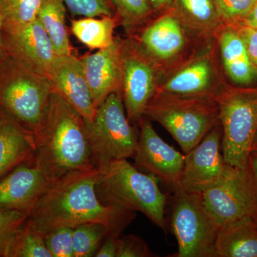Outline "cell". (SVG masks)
I'll return each instance as SVG.
<instances>
[{
  "instance_id": "cb8c5ba5",
  "label": "cell",
  "mask_w": 257,
  "mask_h": 257,
  "mask_svg": "<svg viewBox=\"0 0 257 257\" xmlns=\"http://www.w3.org/2000/svg\"><path fill=\"white\" fill-rule=\"evenodd\" d=\"M116 16L84 18L72 20L71 31L81 43L91 50H101L114 42Z\"/></svg>"
},
{
  "instance_id": "52a82bcc",
  "label": "cell",
  "mask_w": 257,
  "mask_h": 257,
  "mask_svg": "<svg viewBox=\"0 0 257 257\" xmlns=\"http://www.w3.org/2000/svg\"><path fill=\"white\" fill-rule=\"evenodd\" d=\"M94 166L101 168L113 160L133 158L139 135L126 116L121 92L109 94L86 122Z\"/></svg>"
},
{
  "instance_id": "d4e9b609",
  "label": "cell",
  "mask_w": 257,
  "mask_h": 257,
  "mask_svg": "<svg viewBox=\"0 0 257 257\" xmlns=\"http://www.w3.org/2000/svg\"><path fill=\"white\" fill-rule=\"evenodd\" d=\"M42 0H0L3 32H15L37 19Z\"/></svg>"
},
{
  "instance_id": "3957f363",
  "label": "cell",
  "mask_w": 257,
  "mask_h": 257,
  "mask_svg": "<svg viewBox=\"0 0 257 257\" xmlns=\"http://www.w3.org/2000/svg\"><path fill=\"white\" fill-rule=\"evenodd\" d=\"M99 169L96 191L101 202L125 212L140 211L165 230L167 195L157 177L143 173L126 160H113Z\"/></svg>"
},
{
  "instance_id": "ab89813d",
  "label": "cell",
  "mask_w": 257,
  "mask_h": 257,
  "mask_svg": "<svg viewBox=\"0 0 257 257\" xmlns=\"http://www.w3.org/2000/svg\"><path fill=\"white\" fill-rule=\"evenodd\" d=\"M251 152H257V133L256 136H255L254 140H253L252 146H251Z\"/></svg>"
},
{
  "instance_id": "f546056e",
  "label": "cell",
  "mask_w": 257,
  "mask_h": 257,
  "mask_svg": "<svg viewBox=\"0 0 257 257\" xmlns=\"http://www.w3.org/2000/svg\"><path fill=\"white\" fill-rule=\"evenodd\" d=\"M224 25H237L244 21L257 4V0H214Z\"/></svg>"
},
{
  "instance_id": "74e56055",
  "label": "cell",
  "mask_w": 257,
  "mask_h": 257,
  "mask_svg": "<svg viewBox=\"0 0 257 257\" xmlns=\"http://www.w3.org/2000/svg\"><path fill=\"white\" fill-rule=\"evenodd\" d=\"M249 162L251 169H252L253 176H254L257 189V152H251V155H250Z\"/></svg>"
},
{
  "instance_id": "83f0119b",
  "label": "cell",
  "mask_w": 257,
  "mask_h": 257,
  "mask_svg": "<svg viewBox=\"0 0 257 257\" xmlns=\"http://www.w3.org/2000/svg\"><path fill=\"white\" fill-rule=\"evenodd\" d=\"M28 216L24 211L0 209V257H13L19 234Z\"/></svg>"
},
{
  "instance_id": "ba28073f",
  "label": "cell",
  "mask_w": 257,
  "mask_h": 257,
  "mask_svg": "<svg viewBox=\"0 0 257 257\" xmlns=\"http://www.w3.org/2000/svg\"><path fill=\"white\" fill-rule=\"evenodd\" d=\"M172 226L177 243V257H214L219 228L203 202L201 193L172 186Z\"/></svg>"
},
{
  "instance_id": "5b68a950",
  "label": "cell",
  "mask_w": 257,
  "mask_h": 257,
  "mask_svg": "<svg viewBox=\"0 0 257 257\" xmlns=\"http://www.w3.org/2000/svg\"><path fill=\"white\" fill-rule=\"evenodd\" d=\"M53 84L3 53L0 57V108L32 133L41 124Z\"/></svg>"
},
{
  "instance_id": "4dcf8cb0",
  "label": "cell",
  "mask_w": 257,
  "mask_h": 257,
  "mask_svg": "<svg viewBox=\"0 0 257 257\" xmlns=\"http://www.w3.org/2000/svg\"><path fill=\"white\" fill-rule=\"evenodd\" d=\"M71 13L84 18L115 17V9L111 0H63Z\"/></svg>"
},
{
  "instance_id": "6da1fadb",
  "label": "cell",
  "mask_w": 257,
  "mask_h": 257,
  "mask_svg": "<svg viewBox=\"0 0 257 257\" xmlns=\"http://www.w3.org/2000/svg\"><path fill=\"white\" fill-rule=\"evenodd\" d=\"M99 177L100 170L94 167L69 172L51 182L29 214V221L42 234L87 222L100 223L109 233L121 234L135 213L101 202L96 191Z\"/></svg>"
},
{
  "instance_id": "9a60e30c",
  "label": "cell",
  "mask_w": 257,
  "mask_h": 257,
  "mask_svg": "<svg viewBox=\"0 0 257 257\" xmlns=\"http://www.w3.org/2000/svg\"><path fill=\"white\" fill-rule=\"evenodd\" d=\"M5 53L27 68L50 78L57 57L52 41L38 20L15 32H3Z\"/></svg>"
},
{
  "instance_id": "44dd1931",
  "label": "cell",
  "mask_w": 257,
  "mask_h": 257,
  "mask_svg": "<svg viewBox=\"0 0 257 257\" xmlns=\"http://www.w3.org/2000/svg\"><path fill=\"white\" fill-rule=\"evenodd\" d=\"M194 38L214 41L224 26L214 0H174L170 9Z\"/></svg>"
},
{
  "instance_id": "8fae6325",
  "label": "cell",
  "mask_w": 257,
  "mask_h": 257,
  "mask_svg": "<svg viewBox=\"0 0 257 257\" xmlns=\"http://www.w3.org/2000/svg\"><path fill=\"white\" fill-rule=\"evenodd\" d=\"M194 38L170 10L160 18L147 23L133 40L156 64L161 74L164 67L177 64ZM195 39V38H194Z\"/></svg>"
},
{
  "instance_id": "4316f807",
  "label": "cell",
  "mask_w": 257,
  "mask_h": 257,
  "mask_svg": "<svg viewBox=\"0 0 257 257\" xmlns=\"http://www.w3.org/2000/svg\"><path fill=\"white\" fill-rule=\"evenodd\" d=\"M109 232V229L100 223L87 222L75 226L73 228L74 257L95 256Z\"/></svg>"
},
{
  "instance_id": "8d00e7d4",
  "label": "cell",
  "mask_w": 257,
  "mask_h": 257,
  "mask_svg": "<svg viewBox=\"0 0 257 257\" xmlns=\"http://www.w3.org/2000/svg\"><path fill=\"white\" fill-rule=\"evenodd\" d=\"M239 25H245V26L250 27V28H257V4L255 5L247 18L245 19L244 21Z\"/></svg>"
},
{
  "instance_id": "ac0fdd59",
  "label": "cell",
  "mask_w": 257,
  "mask_h": 257,
  "mask_svg": "<svg viewBox=\"0 0 257 257\" xmlns=\"http://www.w3.org/2000/svg\"><path fill=\"white\" fill-rule=\"evenodd\" d=\"M122 45L116 37L110 46L80 59L96 108L111 93L121 92Z\"/></svg>"
},
{
  "instance_id": "7a4b0ae2",
  "label": "cell",
  "mask_w": 257,
  "mask_h": 257,
  "mask_svg": "<svg viewBox=\"0 0 257 257\" xmlns=\"http://www.w3.org/2000/svg\"><path fill=\"white\" fill-rule=\"evenodd\" d=\"M34 136L33 163L50 182L74 171L96 167L85 120L55 91Z\"/></svg>"
},
{
  "instance_id": "4fadbf2b",
  "label": "cell",
  "mask_w": 257,
  "mask_h": 257,
  "mask_svg": "<svg viewBox=\"0 0 257 257\" xmlns=\"http://www.w3.org/2000/svg\"><path fill=\"white\" fill-rule=\"evenodd\" d=\"M221 138L219 123L184 155L183 170L177 182L184 190L202 193L219 182L227 166L221 152Z\"/></svg>"
},
{
  "instance_id": "d590c367",
  "label": "cell",
  "mask_w": 257,
  "mask_h": 257,
  "mask_svg": "<svg viewBox=\"0 0 257 257\" xmlns=\"http://www.w3.org/2000/svg\"><path fill=\"white\" fill-rule=\"evenodd\" d=\"M154 12H167L170 9L174 0H149Z\"/></svg>"
},
{
  "instance_id": "e0dca14e",
  "label": "cell",
  "mask_w": 257,
  "mask_h": 257,
  "mask_svg": "<svg viewBox=\"0 0 257 257\" xmlns=\"http://www.w3.org/2000/svg\"><path fill=\"white\" fill-rule=\"evenodd\" d=\"M50 79L54 91L73 106L86 122L92 121L96 106L80 59L72 54L57 56L51 69Z\"/></svg>"
},
{
  "instance_id": "7c38bea8",
  "label": "cell",
  "mask_w": 257,
  "mask_h": 257,
  "mask_svg": "<svg viewBox=\"0 0 257 257\" xmlns=\"http://www.w3.org/2000/svg\"><path fill=\"white\" fill-rule=\"evenodd\" d=\"M214 42L201 51V54L190 57L171 71L167 79L159 84L157 91L216 99L225 83L221 82L219 75Z\"/></svg>"
},
{
  "instance_id": "f35d334b",
  "label": "cell",
  "mask_w": 257,
  "mask_h": 257,
  "mask_svg": "<svg viewBox=\"0 0 257 257\" xmlns=\"http://www.w3.org/2000/svg\"><path fill=\"white\" fill-rule=\"evenodd\" d=\"M3 15H2L1 9H0V57L4 53L3 46Z\"/></svg>"
},
{
  "instance_id": "2e32d148",
  "label": "cell",
  "mask_w": 257,
  "mask_h": 257,
  "mask_svg": "<svg viewBox=\"0 0 257 257\" xmlns=\"http://www.w3.org/2000/svg\"><path fill=\"white\" fill-rule=\"evenodd\" d=\"M50 183L33 162L18 166L0 178V209L29 215Z\"/></svg>"
},
{
  "instance_id": "8992f818",
  "label": "cell",
  "mask_w": 257,
  "mask_h": 257,
  "mask_svg": "<svg viewBox=\"0 0 257 257\" xmlns=\"http://www.w3.org/2000/svg\"><path fill=\"white\" fill-rule=\"evenodd\" d=\"M222 130L221 153L227 165L243 169L249 163L257 133V87L225 84L216 96Z\"/></svg>"
},
{
  "instance_id": "1f68e13d",
  "label": "cell",
  "mask_w": 257,
  "mask_h": 257,
  "mask_svg": "<svg viewBox=\"0 0 257 257\" xmlns=\"http://www.w3.org/2000/svg\"><path fill=\"white\" fill-rule=\"evenodd\" d=\"M52 257H74L73 228H58L44 234Z\"/></svg>"
},
{
  "instance_id": "5bb4252c",
  "label": "cell",
  "mask_w": 257,
  "mask_h": 257,
  "mask_svg": "<svg viewBox=\"0 0 257 257\" xmlns=\"http://www.w3.org/2000/svg\"><path fill=\"white\" fill-rule=\"evenodd\" d=\"M140 134L133 159L135 164L159 180L171 186L177 183L184 165V155L165 143L147 118L139 119Z\"/></svg>"
},
{
  "instance_id": "f1b7e54d",
  "label": "cell",
  "mask_w": 257,
  "mask_h": 257,
  "mask_svg": "<svg viewBox=\"0 0 257 257\" xmlns=\"http://www.w3.org/2000/svg\"><path fill=\"white\" fill-rule=\"evenodd\" d=\"M13 257H52L44 234L37 231L29 219L19 234Z\"/></svg>"
},
{
  "instance_id": "603a6c76",
  "label": "cell",
  "mask_w": 257,
  "mask_h": 257,
  "mask_svg": "<svg viewBox=\"0 0 257 257\" xmlns=\"http://www.w3.org/2000/svg\"><path fill=\"white\" fill-rule=\"evenodd\" d=\"M37 20L50 37L57 56L71 55L72 47L66 27V6L63 0H42Z\"/></svg>"
},
{
  "instance_id": "ffe728a7",
  "label": "cell",
  "mask_w": 257,
  "mask_h": 257,
  "mask_svg": "<svg viewBox=\"0 0 257 257\" xmlns=\"http://www.w3.org/2000/svg\"><path fill=\"white\" fill-rule=\"evenodd\" d=\"M34 134L0 108V178L25 162H33Z\"/></svg>"
},
{
  "instance_id": "9c48e42d",
  "label": "cell",
  "mask_w": 257,
  "mask_h": 257,
  "mask_svg": "<svg viewBox=\"0 0 257 257\" xmlns=\"http://www.w3.org/2000/svg\"><path fill=\"white\" fill-rule=\"evenodd\" d=\"M201 195L219 229L246 219L257 223V189L250 162L243 169L227 165L219 182Z\"/></svg>"
},
{
  "instance_id": "d6a6232c",
  "label": "cell",
  "mask_w": 257,
  "mask_h": 257,
  "mask_svg": "<svg viewBox=\"0 0 257 257\" xmlns=\"http://www.w3.org/2000/svg\"><path fill=\"white\" fill-rule=\"evenodd\" d=\"M152 253L148 245L142 238L135 235L119 237L116 257H149Z\"/></svg>"
},
{
  "instance_id": "30bf717a",
  "label": "cell",
  "mask_w": 257,
  "mask_h": 257,
  "mask_svg": "<svg viewBox=\"0 0 257 257\" xmlns=\"http://www.w3.org/2000/svg\"><path fill=\"white\" fill-rule=\"evenodd\" d=\"M160 74V69L133 39L123 40L121 95L130 121L144 116L158 89Z\"/></svg>"
},
{
  "instance_id": "277c9868",
  "label": "cell",
  "mask_w": 257,
  "mask_h": 257,
  "mask_svg": "<svg viewBox=\"0 0 257 257\" xmlns=\"http://www.w3.org/2000/svg\"><path fill=\"white\" fill-rule=\"evenodd\" d=\"M144 116L164 126L184 155L220 123L215 98L184 96L157 91Z\"/></svg>"
},
{
  "instance_id": "484cf974",
  "label": "cell",
  "mask_w": 257,
  "mask_h": 257,
  "mask_svg": "<svg viewBox=\"0 0 257 257\" xmlns=\"http://www.w3.org/2000/svg\"><path fill=\"white\" fill-rule=\"evenodd\" d=\"M115 13L128 35L133 36L155 13L149 0H111Z\"/></svg>"
},
{
  "instance_id": "7402d4cb",
  "label": "cell",
  "mask_w": 257,
  "mask_h": 257,
  "mask_svg": "<svg viewBox=\"0 0 257 257\" xmlns=\"http://www.w3.org/2000/svg\"><path fill=\"white\" fill-rule=\"evenodd\" d=\"M214 257H257V223L246 219L219 229Z\"/></svg>"
},
{
  "instance_id": "e575fe53",
  "label": "cell",
  "mask_w": 257,
  "mask_h": 257,
  "mask_svg": "<svg viewBox=\"0 0 257 257\" xmlns=\"http://www.w3.org/2000/svg\"><path fill=\"white\" fill-rule=\"evenodd\" d=\"M120 235L116 233H109L106 235L94 256L116 257Z\"/></svg>"
},
{
  "instance_id": "836d02e7",
  "label": "cell",
  "mask_w": 257,
  "mask_h": 257,
  "mask_svg": "<svg viewBox=\"0 0 257 257\" xmlns=\"http://www.w3.org/2000/svg\"><path fill=\"white\" fill-rule=\"evenodd\" d=\"M234 27L242 37L250 59L257 69V28L243 25H234Z\"/></svg>"
},
{
  "instance_id": "d6986e66",
  "label": "cell",
  "mask_w": 257,
  "mask_h": 257,
  "mask_svg": "<svg viewBox=\"0 0 257 257\" xmlns=\"http://www.w3.org/2000/svg\"><path fill=\"white\" fill-rule=\"evenodd\" d=\"M216 40L225 73L230 80L241 87L253 84L257 79V69L237 29L232 25H224Z\"/></svg>"
}]
</instances>
